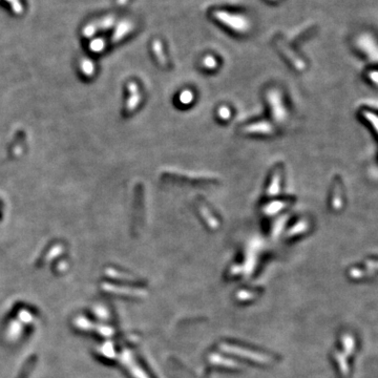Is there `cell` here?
Listing matches in <instances>:
<instances>
[{
    "label": "cell",
    "mask_w": 378,
    "mask_h": 378,
    "mask_svg": "<svg viewBox=\"0 0 378 378\" xmlns=\"http://www.w3.org/2000/svg\"><path fill=\"white\" fill-rule=\"evenodd\" d=\"M215 15L216 16L218 20H221L223 23L227 24L234 30L243 32L248 29V23L246 21V19H244L240 16H234L224 12H216Z\"/></svg>",
    "instance_id": "1"
},
{
    "label": "cell",
    "mask_w": 378,
    "mask_h": 378,
    "mask_svg": "<svg viewBox=\"0 0 378 378\" xmlns=\"http://www.w3.org/2000/svg\"><path fill=\"white\" fill-rule=\"evenodd\" d=\"M343 343H346L347 354L350 355L354 350V340L350 335H346L343 337Z\"/></svg>",
    "instance_id": "2"
}]
</instances>
